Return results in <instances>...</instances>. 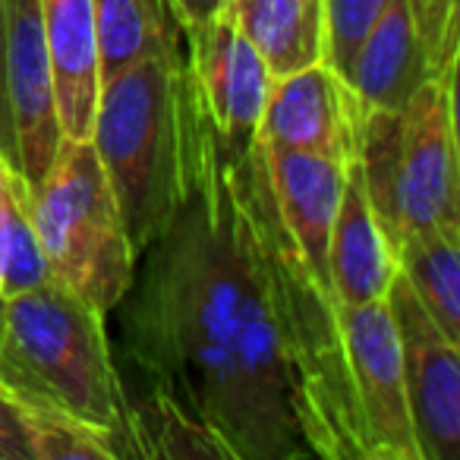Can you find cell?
Instances as JSON below:
<instances>
[{
  "label": "cell",
  "instance_id": "6da1fadb",
  "mask_svg": "<svg viewBox=\"0 0 460 460\" xmlns=\"http://www.w3.org/2000/svg\"><path fill=\"white\" fill-rule=\"evenodd\" d=\"M148 250L123 309V344L148 382L215 429L234 460L315 457L217 136L196 192Z\"/></svg>",
  "mask_w": 460,
  "mask_h": 460
},
{
  "label": "cell",
  "instance_id": "7a4b0ae2",
  "mask_svg": "<svg viewBox=\"0 0 460 460\" xmlns=\"http://www.w3.org/2000/svg\"><path fill=\"white\" fill-rule=\"evenodd\" d=\"M89 139L142 259L190 202L215 146L186 45L104 79Z\"/></svg>",
  "mask_w": 460,
  "mask_h": 460
},
{
  "label": "cell",
  "instance_id": "3957f363",
  "mask_svg": "<svg viewBox=\"0 0 460 460\" xmlns=\"http://www.w3.org/2000/svg\"><path fill=\"white\" fill-rule=\"evenodd\" d=\"M227 177L252 230L315 460H366L353 413L338 303L332 288L306 265L288 224L281 221L259 142H252L240 158L227 155Z\"/></svg>",
  "mask_w": 460,
  "mask_h": 460
},
{
  "label": "cell",
  "instance_id": "277c9868",
  "mask_svg": "<svg viewBox=\"0 0 460 460\" xmlns=\"http://www.w3.org/2000/svg\"><path fill=\"white\" fill-rule=\"evenodd\" d=\"M457 66L429 79L401 111H363L357 164L388 243L460 230Z\"/></svg>",
  "mask_w": 460,
  "mask_h": 460
},
{
  "label": "cell",
  "instance_id": "5b68a950",
  "mask_svg": "<svg viewBox=\"0 0 460 460\" xmlns=\"http://www.w3.org/2000/svg\"><path fill=\"white\" fill-rule=\"evenodd\" d=\"M0 359L58 397L70 413L114 438L120 460L133 457L129 401L117 372L104 313L45 278L4 300Z\"/></svg>",
  "mask_w": 460,
  "mask_h": 460
},
{
  "label": "cell",
  "instance_id": "8992f818",
  "mask_svg": "<svg viewBox=\"0 0 460 460\" xmlns=\"http://www.w3.org/2000/svg\"><path fill=\"white\" fill-rule=\"evenodd\" d=\"M32 224L51 281L104 315L127 300L139 256L92 139H60L32 186Z\"/></svg>",
  "mask_w": 460,
  "mask_h": 460
},
{
  "label": "cell",
  "instance_id": "52a82bcc",
  "mask_svg": "<svg viewBox=\"0 0 460 460\" xmlns=\"http://www.w3.org/2000/svg\"><path fill=\"white\" fill-rule=\"evenodd\" d=\"M0 127L7 158L35 186L64 139L39 0H0Z\"/></svg>",
  "mask_w": 460,
  "mask_h": 460
},
{
  "label": "cell",
  "instance_id": "ba28073f",
  "mask_svg": "<svg viewBox=\"0 0 460 460\" xmlns=\"http://www.w3.org/2000/svg\"><path fill=\"white\" fill-rule=\"evenodd\" d=\"M347 376L353 413L366 460H420L407 388H403L401 344L385 300L357 309H341Z\"/></svg>",
  "mask_w": 460,
  "mask_h": 460
},
{
  "label": "cell",
  "instance_id": "9c48e42d",
  "mask_svg": "<svg viewBox=\"0 0 460 460\" xmlns=\"http://www.w3.org/2000/svg\"><path fill=\"white\" fill-rule=\"evenodd\" d=\"M385 303L401 344L403 388L420 460L460 457V350L422 309L407 278L397 271Z\"/></svg>",
  "mask_w": 460,
  "mask_h": 460
},
{
  "label": "cell",
  "instance_id": "30bf717a",
  "mask_svg": "<svg viewBox=\"0 0 460 460\" xmlns=\"http://www.w3.org/2000/svg\"><path fill=\"white\" fill-rule=\"evenodd\" d=\"M183 45L211 129L224 152L240 158L256 142L271 85L269 66L234 26L227 10L183 29Z\"/></svg>",
  "mask_w": 460,
  "mask_h": 460
},
{
  "label": "cell",
  "instance_id": "8fae6325",
  "mask_svg": "<svg viewBox=\"0 0 460 460\" xmlns=\"http://www.w3.org/2000/svg\"><path fill=\"white\" fill-rule=\"evenodd\" d=\"M363 102L332 64L306 66L271 79L256 142L265 148H300L334 161H353L363 127Z\"/></svg>",
  "mask_w": 460,
  "mask_h": 460
},
{
  "label": "cell",
  "instance_id": "7c38bea8",
  "mask_svg": "<svg viewBox=\"0 0 460 460\" xmlns=\"http://www.w3.org/2000/svg\"><path fill=\"white\" fill-rule=\"evenodd\" d=\"M262 148L265 177H269L271 196L288 224L296 250L303 252L306 265L315 271L322 284L328 281V237L338 215L341 192H344L347 164L315 152L300 148Z\"/></svg>",
  "mask_w": 460,
  "mask_h": 460
},
{
  "label": "cell",
  "instance_id": "4fadbf2b",
  "mask_svg": "<svg viewBox=\"0 0 460 460\" xmlns=\"http://www.w3.org/2000/svg\"><path fill=\"white\" fill-rule=\"evenodd\" d=\"M397 275V252L369 205L357 158L347 164L344 192L328 237V281L341 309L385 300Z\"/></svg>",
  "mask_w": 460,
  "mask_h": 460
},
{
  "label": "cell",
  "instance_id": "5bb4252c",
  "mask_svg": "<svg viewBox=\"0 0 460 460\" xmlns=\"http://www.w3.org/2000/svg\"><path fill=\"white\" fill-rule=\"evenodd\" d=\"M344 79L363 108L401 111L432 79L426 48L420 41L410 0H388L363 45L357 48Z\"/></svg>",
  "mask_w": 460,
  "mask_h": 460
},
{
  "label": "cell",
  "instance_id": "9a60e30c",
  "mask_svg": "<svg viewBox=\"0 0 460 460\" xmlns=\"http://www.w3.org/2000/svg\"><path fill=\"white\" fill-rule=\"evenodd\" d=\"M66 139H89L98 102V39L92 0H39Z\"/></svg>",
  "mask_w": 460,
  "mask_h": 460
},
{
  "label": "cell",
  "instance_id": "2e32d148",
  "mask_svg": "<svg viewBox=\"0 0 460 460\" xmlns=\"http://www.w3.org/2000/svg\"><path fill=\"white\" fill-rule=\"evenodd\" d=\"M224 10L265 60L271 79L325 60L322 0H224Z\"/></svg>",
  "mask_w": 460,
  "mask_h": 460
},
{
  "label": "cell",
  "instance_id": "e0dca14e",
  "mask_svg": "<svg viewBox=\"0 0 460 460\" xmlns=\"http://www.w3.org/2000/svg\"><path fill=\"white\" fill-rule=\"evenodd\" d=\"M0 382L16 403L32 460H120L114 438L104 429L70 413L7 359H0Z\"/></svg>",
  "mask_w": 460,
  "mask_h": 460
},
{
  "label": "cell",
  "instance_id": "ac0fdd59",
  "mask_svg": "<svg viewBox=\"0 0 460 460\" xmlns=\"http://www.w3.org/2000/svg\"><path fill=\"white\" fill-rule=\"evenodd\" d=\"M129 401V445L133 457L146 460H183V457H208V460H234L230 447L211 426H205L192 410H186L177 397L161 385L148 382L146 394Z\"/></svg>",
  "mask_w": 460,
  "mask_h": 460
},
{
  "label": "cell",
  "instance_id": "d6986e66",
  "mask_svg": "<svg viewBox=\"0 0 460 460\" xmlns=\"http://www.w3.org/2000/svg\"><path fill=\"white\" fill-rule=\"evenodd\" d=\"M98 39V76L183 45V29L167 0H92Z\"/></svg>",
  "mask_w": 460,
  "mask_h": 460
},
{
  "label": "cell",
  "instance_id": "ffe728a7",
  "mask_svg": "<svg viewBox=\"0 0 460 460\" xmlns=\"http://www.w3.org/2000/svg\"><path fill=\"white\" fill-rule=\"evenodd\" d=\"M397 271L422 309L451 341H460V230H422L397 246Z\"/></svg>",
  "mask_w": 460,
  "mask_h": 460
},
{
  "label": "cell",
  "instance_id": "44dd1931",
  "mask_svg": "<svg viewBox=\"0 0 460 460\" xmlns=\"http://www.w3.org/2000/svg\"><path fill=\"white\" fill-rule=\"evenodd\" d=\"M48 278L32 224V186L0 152V300Z\"/></svg>",
  "mask_w": 460,
  "mask_h": 460
},
{
  "label": "cell",
  "instance_id": "7402d4cb",
  "mask_svg": "<svg viewBox=\"0 0 460 460\" xmlns=\"http://www.w3.org/2000/svg\"><path fill=\"white\" fill-rule=\"evenodd\" d=\"M388 0H322L325 10V64L344 76L357 48L363 45L372 22L382 16Z\"/></svg>",
  "mask_w": 460,
  "mask_h": 460
},
{
  "label": "cell",
  "instance_id": "603a6c76",
  "mask_svg": "<svg viewBox=\"0 0 460 460\" xmlns=\"http://www.w3.org/2000/svg\"><path fill=\"white\" fill-rule=\"evenodd\" d=\"M410 10L432 66V79L441 76L447 66H457L460 0H410Z\"/></svg>",
  "mask_w": 460,
  "mask_h": 460
},
{
  "label": "cell",
  "instance_id": "cb8c5ba5",
  "mask_svg": "<svg viewBox=\"0 0 460 460\" xmlns=\"http://www.w3.org/2000/svg\"><path fill=\"white\" fill-rule=\"evenodd\" d=\"M0 460H32V447L22 432L16 403L4 382H0Z\"/></svg>",
  "mask_w": 460,
  "mask_h": 460
},
{
  "label": "cell",
  "instance_id": "d4e9b609",
  "mask_svg": "<svg viewBox=\"0 0 460 460\" xmlns=\"http://www.w3.org/2000/svg\"><path fill=\"white\" fill-rule=\"evenodd\" d=\"M177 16L180 29H190V26H199V22L211 20L224 10V0H167Z\"/></svg>",
  "mask_w": 460,
  "mask_h": 460
},
{
  "label": "cell",
  "instance_id": "484cf974",
  "mask_svg": "<svg viewBox=\"0 0 460 460\" xmlns=\"http://www.w3.org/2000/svg\"><path fill=\"white\" fill-rule=\"evenodd\" d=\"M0 341H4V300H0Z\"/></svg>",
  "mask_w": 460,
  "mask_h": 460
}]
</instances>
